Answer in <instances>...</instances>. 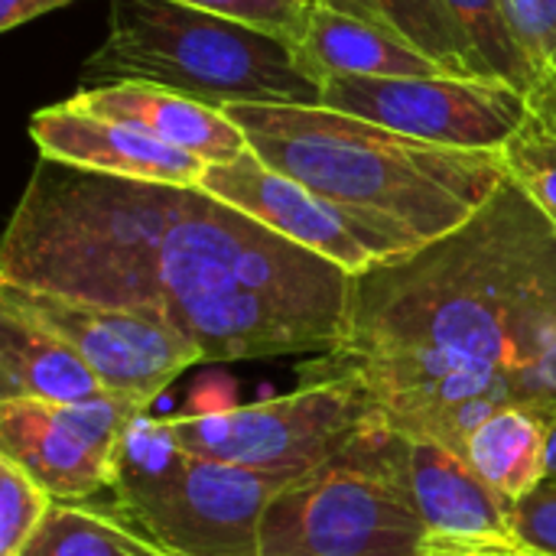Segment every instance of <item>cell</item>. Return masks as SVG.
Returning a JSON list of instances; mask_svg holds the SVG:
<instances>
[{
  "instance_id": "obj_1",
  "label": "cell",
  "mask_w": 556,
  "mask_h": 556,
  "mask_svg": "<svg viewBox=\"0 0 556 556\" xmlns=\"http://www.w3.org/2000/svg\"><path fill=\"white\" fill-rule=\"evenodd\" d=\"M352 274L199 186L137 182L39 160L0 244V283L134 309L205 362L329 355Z\"/></svg>"
},
{
  "instance_id": "obj_2",
  "label": "cell",
  "mask_w": 556,
  "mask_h": 556,
  "mask_svg": "<svg viewBox=\"0 0 556 556\" xmlns=\"http://www.w3.org/2000/svg\"><path fill=\"white\" fill-rule=\"evenodd\" d=\"M384 424L466 459L472 430L521 407L556 420V228L508 179L453 235L352 280L323 355Z\"/></svg>"
},
{
  "instance_id": "obj_3",
  "label": "cell",
  "mask_w": 556,
  "mask_h": 556,
  "mask_svg": "<svg viewBox=\"0 0 556 556\" xmlns=\"http://www.w3.org/2000/svg\"><path fill=\"white\" fill-rule=\"evenodd\" d=\"M248 147L329 202L433 244L508 182L498 150H463L404 137L319 104H225Z\"/></svg>"
},
{
  "instance_id": "obj_4",
  "label": "cell",
  "mask_w": 556,
  "mask_h": 556,
  "mask_svg": "<svg viewBox=\"0 0 556 556\" xmlns=\"http://www.w3.org/2000/svg\"><path fill=\"white\" fill-rule=\"evenodd\" d=\"M85 75L150 81L215 108L319 104L323 94L290 42L176 0H111V29Z\"/></svg>"
},
{
  "instance_id": "obj_5",
  "label": "cell",
  "mask_w": 556,
  "mask_h": 556,
  "mask_svg": "<svg viewBox=\"0 0 556 556\" xmlns=\"http://www.w3.org/2000/svg\"><path fill=\"white\" fill-rule=\"evenodd\" d=\"M290 485L283 476L205 459L147 410L124 430L111 463V515L173 556H261V518Z\"/></svg>"
},
{
  "instance_id": "obj_6",
  "label": "cell",
  "mask_w": 556,
  "mask_h": 556,
  "mask_svg": "<svg viewBox=\"0 0 556 556\" xmlns=\"http://www.w3.org/2000/svg\"><path fill=\"white\" fill-rule=\"evenodd\" d=\"M375 430L267 505L261 556H430L433 534L384 469Z\"/></svg>"
},
{
  "instance_id": "obj_7",
  "label": "cell",
  "mask_w": 556,
  "mask_h": 556,
  "mask_svg": "<svg viewBox=\"0 0 556 556\" xmlns=\"http://www.w3.org/2000/svg\"><path fill=\"white\" fill-rule=\"evenodd\" d=\"M381 420L365 384L319 355L303 368L296 391L248 407L176 417L173 430L195 456L293 482L342 456Z\"/></svg>"
},
{
  "instance_id": "obj_8",
  "label": "cell",
  "mask_w": 556,
  "mask_h": 556,
  "mask_svg": "<svg viewBox=\"0 0 556 556\" xmlns=\"http://www.w3.org/2000/svg\"><path fill=\"white\" fill-rule=\"evenodd\" d=\"M319 108L427 143L502 150L528 121V94L495 78H329Z\"/></svg>"
},
{
  "instance_id": "obj_9",
  "label": "cell",
  "mask_w": 556,
  "mask_h": 556,
  "mask_svg": "<svg viewBox=\"0 0 556 556\" xmlns=\"http://www.w3.org/2000/svg\"><path fill=\"white\" fill-rule=\"evenodd\" d=\"M199 189L261 222L274 235L342 267L352 277L424 248L404 231L362 218L313 192L309 186L283 176L254 150L241 153L231 163H212Z\"/></svg>"
},
{
  "instance_id": "obj_10",
  "label": "cell",
  "mask_w": 556,
  "mask_h": 556,
  "mask_svg": "<svg viewBox=\"0 0 556 556\" xmlns=\"http://www.w3.org/2000/svg\"><path fill=\"white\" fill-rule=\"evenodd\" d=\"M0 309L16 313L68 342L108 391L130 394L147 404H153L189 365L205 362L189 336L134 309L98 306L3 283Z\"/></svg>"
},
{
  "instance_id": "obj_11",
  "label": "cell",
  "mask_w": 556,
  "mask_h": 556,
  "mask_svg": "<svg viewBox=\"0 0 556 556\" xmlns=\"http://www.w3.org/2000/svg\"><path fill=\"white\" fill-rule=\"evenodd\" d=\"M147 407L114 391L81 404L0 401V456L55 502H88L111 485L117 443Z\"/></svg>"
},
{
  "instance_id": "obj_12",
  "label": "cell",
  "mask_w": 556,
  "mask_h": 556,
  "mask_svg": "<svg viewBox=\"0 0 556 556\" xmlns=\"http://www.w3.org/2000/svg\"><path fill=\"white\" fill-rule=\"evenodd\" d=\"M375 446L384 469L417 505L433 541L521 547L515 531V505L485 485L459 453L404 437L388 424H378Z\"/></svg>"
},
{
  "instance_id": "obj_13",
  "label": "cell",
  "mask_w": 556,
  "mask_h": 556,
  "mask_svg": "<svg viewBox=\"0 0 556 556\" xmlns=\"http://www.w3.org/2000/svg\"><path fill=\"white\" fill-rule=\"evenodd\" d=\"M29 137L39 150V160L117 179L202 186V176L208 169L205 160L166 147L121 121L81 111L72 101L36 111L29 121Z\"/></svg>"
},
{
  "instance_id": "obj_14",
  "label": "cell",
  "mask_w": 556,
  "mask_h": 556,
  "mask_svg": "<svg viewBox=\"0 0 556 556\" xmlns=\"http://www.w3.org/2000/svg\"><path fill=\"white\" fill-rule=\"evenodd\" d=\"M81 111L121 121L127 127L143 130L147 137L186 150L199 160L231 163L248 153L244 130L215 104L189 98L182 91L150 85V81H108L85 88L68 98Z\"/></svg>"
},
{
  "instance_id": "obj_15",
  "label": "cell",
  "mask_w": 556,
  "mask_h": 556,
  "mask_svg": "<svg viewBox=\"0 0 556 556\" xmlns=\"http://www.w3.org/2000/svg\"><path fill=\"white\" fill-rule=\"evenodd\" d=\"M303 68L323 85L329 78H437L453 75L391 26L368 13L336 3L309 0V16L293 46ZM459 78V75H456Z\"/></svg>"
},
{
  "instance_id": "obj_16",
  "label": "cell",
  "mask_w": 556,
  "mask_h": 556,
  "mask_svg": "<svg viewBox=\"0 0 556 556\" xmlns=\"http://www.w3.org/2000/svg\"><path fill=\"white\" fill-rule=\"evenodd\" d=\"M101 394L108 388L68 342L0 309V401L81 404Z\"/></svg>"
},
{
  "instance_id": "obj_17",
  "label": "cell",
  "mask_w": 556,
  "mask_h": 556,
  "mask_svg": "<svg viewBox=\"0 0 556 556\" xmlns=\"http://www.w3.org/2000/svg\"><path fill=\"white\" fill-rule=\"evenodd\" d=\"M547 443L551 420L521 407H508L472 430L466 440V463L505 502L518 505L551 479Z\"/></svg>"
},
{
  "instance_id": "obj_18",
  "label": "cell",
  "mask_w": 556,
  "mask_h": 556,
  "mask_svg": "<svg viewBox=\"0 0 556 556\" xmlns=\"http://www.w3.org/2000/svg\"><path fill=\"white\" fill-rule=\"evenodd\" d=\"M23 556H173L111 511L52 502Z\"/></svg>"
},
{
  "instance_id": "obj_19",
  "label": "cell",
  "mask_w": 556,
  "mask_h": 556,
  "mask_svg": "<svg viewBox=\"0 0 556 556\" xmlns=\"http://www.w3.org/2000/svg\"><path fill=\"white\" fill-rule=\"evenodd\" d=\"M336 3L355 7L371 20L391 26L407 42H414L424 55H430L433 62H440L446 72L459 78H489L466 33L459 29V23L453 20L443 0H336Z\"/></svg>"
},
{
  "instance_id": "obj_20",
  "label": "cell",
  "mask_w": 556,
  "mask_h": 556,
  "mask_svg": "<svg viewBox=\"0 0 556 556\" xmlns=\"http://www.w3.org/2000/svg\"><path fill=\"white\" fill-rule=\"evenodd\" d=\"M466 33L482 72L489 78L508 81L521 91H528L538 78V65L528 59V52L518 46L502 0H443Z\"/></svg>"
},
{
  "instance_id": "obj_21",
  "label": "cell",
  "mask_w": 556,
  "mask_h": 556,
  "mask_svg": "<svg viewBox=\"0 0 556 556\" xmlns=\"http://www.w3.org/2000/svg\"><path fill=\"white\" fill-rule=\"evenodd\" d=\"M505 166H508V179L551 218L556 228V143L538 130V124L528 117L521 124V130L498 150Z\"/></svg>"
},
{
  "instance_id": "obj_22",
  "label": "cell",
  "mask_w": 556,
  "mask_h": 556,
  "mask_svg": "<svg viewBox=\"0 0 556 556\" xmlns=\"http://www.w3.org/2000/svg\"><path fill=\"white\" fill-rule=\"evenodd\" d=\"M52 502L55 498L39 489L16 463L0 456V556H23Z\"/></svg>"
},
{
  "instance_id": "obj_23",
  "label": "cell",
  "mask_w": 556,
  "mask_h": 556,
  "mask_svg": "<svg viewBox=\"0 0 556 556\" xmlns=\"http://www.w3.org/2000/svg\"><path fill=\"white\" fill-rule=\"evenodd\" d=\"M176 3L254 26L290 46L300 42L306 16H309V0H176Z\"/></svg>"
},
{
  "instance_id": "obj_24",
  "label": "cell",
  "mask_w": 556,
  "mask_h": 556,
  "mask_svg": "<svg viewBox=\"0 0 556 556\" xmlns=\"http://www.w3.org/2000/svg\"><path fill=\"white\" fill-rule=\"evenodd\" d=\"M508 26L528 59L544 68L556 59V0H502Z\"/></svg>"
},
{
  "instance_id": "obj_25",
  "label": "cell",
  "mask_w": 556,
  "mask_h": 556,
  "mask_svg": "<svg viewBox=\"0 0 556 556\" xmlns=\"http://www.w3.org/2000/svg\"><path fill=\"white\" fill-rule=\"evenodd\" d=\"M515 531L521 547L556 556V479H547L538 492L515 505Z\"/></svg>"
},
{
  "instance_id": "obj_26",
  "label": "cell",
  "mask_w": 556,
  "mask_h": 556,
  "mask_svg": "<svg viewBox=\"0 0 556 556\" xmlns=\"http://www.w3.org/2000/svg\"><path fill=\"white\" fill-rule=\"evenodd\" d=\"M528 94V117L556 143V72L541 68Z\"/></svg>"
},
{
  "instance_id": "obj_27",
  "label": "cell",
  "mask_w": 556,
  "mask_h": 556,
  "mask_svg": "<svg viewBox=\"0 0 556 556\" xmlns=\"http://www.w3.org/2000/svg\"><path fill=\"white\" fill-rule=\"evenodd\" d=\"M75 0H0V29L10 33L49 10H59V7H68Z\"/></svg>"
},
{
  "instance_id": "obj_28",
  "label": "cell",
  "mask_w": 556,
  "mask_h": 556,
  "mask_svg": "<svg viewBox=\"0 0 556 556\" xmlns=\"http://www.w3.org/2000/svg\"><path fill=\"white\" fill-rule=\"evenodd\" d=\"M430 556H534L528 547H489V544H450V541H433Z\"/></svg>"
},
{
  "instance_id": "obj_29",
  "label": "cell",
  "mask_w": 556,
  "mask_h": 556,
  "mask_svg": "<svg viewBox=\"0 0 556 556\" xmlns=\"http://www.w3.org/2000/svg\"><path fill=\"white\" fill-rule=\"evenodd\" d=\"M547 469H551V479H556V420L551 424V443H547Z\"/></svg>"
},
{
  "instance_id": "obj_30",
  "label": "cell",
  "mask_w": 556,
  "mask_h": 556,
  "mask_svg": "<svg viewBox=\"0 0 556 556\" xmlns=\"http://www.w3.org/2000/svg\"><path fill=\"white\" fill-rule=\"evenodd\" d=\"M544 68H554V72H556V59H554V62H547ZM538 72H541V68H538Z\"/></svg>"
},
{
  "instance_id": "obj_31",
  "label": "cell",
  "mask_w": 556,
  "mask_h": 556,
  "mask_svg": "<svg viewBox=\"0 0 556 556\" xmlns=\"http://www.w3.org/2000/svg\"><path fill=\"white\" fill-rule=\"evenodd\" d=\"M534 556H541V554H534Z\"/></svg>"
},
{
  "instance_id": "obj_32",
  "label": "cell",
  "mask_w": 556,
  "mask_h": 556,
  "mask_svg": "<svg viewBox=\"0 0 556 556\" xmlns=\"http://www.w3.org/2000/svg\"><path fill=\"white\" fill-rule=\"evenodd\" d=\"M541 556H544V554H541Z\"/></svg>"
}]
</instances>
